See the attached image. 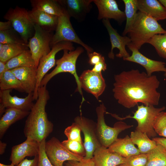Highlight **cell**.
Listing matches in <instances>:
<instances>
[{
  "mask_svg": "<svg viewBox=\"0 0 166 166\" xmlns=\"http://www.w3.org/2000/svg\"><path fill=\"white\" fill-rule=\"evenodd\" d=\"M154 106L143 104L138 105L137 109L133 113L132 116L128 115L124 117L120 118L116 115L113 114L112 116L120 120L129 118L134 119L137 123L136 130L145 133L149 138H153L157 134L153 128L155 121L158 114L166 109L164 106L159 108H155Z\"/></svg>",
  "mask_w": 166,
  "mask_h": 166,
  "instance_id": "obj_6",
  "label": "cell"
},
{
  "mask_svg": "<svg viewBox=\"0 0 166 166\" xmlns=\"http://www.w3.org/2000/svg\"><path fill=\"white\" fill-rule=\"evenodd\" d=\"M12 28L11 23L10 21L0 22V31L6 30Z\"/></svg>",
  "mask_w": 166,
  "mask_h": 166,
  "instance_id": "obj_44",
  "label": "cell"
},
{
  "mask_svg": "<svg viewBox=\"0 0 166 166\" xmlns=\"http://www.w3.org/2000/svg\"><path fill=\"white\" fill-rule=\"evenodd\" d=\"M0 43L25 44L20 35L13 29L0 31Z\"/></svg>",
  "mask_w": 166,
  "mask_h": 166,
  "instance_id": "obj_34",
  "label": "cell"
},
{
  "mask_svg": "<svg viewBox=\"0 0 166 166\" xmlns=\"http://www.w3.org/2000/svg\"><path fill=\"white\" fill-rule=\"evenodd\" d=\"M3 18L10 22L13 29L27 45L35 32L34 25L28 16V11L17 6L14 8H10Z\"/></svg>",
  "mask_w": 166,
  "mask_h": 166,
  "instance_id": "obj_7",
  "label": "cell"
},
{
  "mask_svg": "<svg viewBox=\"0 0 166 166\" xmlns=\"http://www.w3.org/2000/svg\"><path fill=\"white\" fill-rule=\"evenodd\" d=\"M66 12L71 18L81 22L85 19L92 8L93 0H58Z\"/></svg>",
  "mask_w": 166,
  "mask_h": 166,
  "instance_id": "obj_17",
  "label": "cell"
},
{
  "mask_svg": "<svg viewBox=\"0 0 166 166\" xmlns=\"http://www.w3.org/2000/svg\"><path fill=\"white\" fill-rule=\"evenodd\" d=\"M61 143L72 152L83 157L85 156L86 151L82 143L68 139L64 140Z\"/></svg>",
  "mask_w": 166,
  "mask_h": 166,
  "instance_id": "obj_35",
  "label": "cell"
},
{
  "mask_svg": "<svg viewBox=\"0 0 166 166\" xmlns=\"http://www.w3.org/2000/svg\"><path fill=\"white\" fill-rule=\"evenodd\" d=\"M39 148V143L31 137H27L24 142L12 147L10 160L16 166L26 157L38 155Z\"/></svg>",
  "mask_w": 166,
  "mask_h": 166,
  "instance_id": "obj_19",
  "label": "cell"
},
{
  "mask_svg": "<svg viewBox=\"0 0 166 166\" xmlns=\"http://www.w3.org/2000/svg\"><path fill=\"white\" fill-rule=\"evenodd\" d=\"M30 111L12 108H6L0 119V138L2 139L10 127L28 115Z\"/></svg>",
  "mask_w": 166,
  "mask_h": 166,
  "instance_id": "obj_25",
  "label": "cell"
},
{
  "mask_svg": "<svg viewBox=\"0 0 166 166\" xmlns=\"http://www.w3.org/2000/svg\"><path fill=\"white\" fill-rule=\"evenodd\" d=\"M126 166L124 164H120V165H119L118 166Z\"/></svg>",
  "mask_w": 166,
  "mask_h": 166,
  "instance_id": "obj_50",
  "label": "cell"
},
{
  "mask_svg": "<svg viewBox=\"0 0 166 166\" xmlns=\"http://www.w3.org/2000/svg\"><path fill=\"white\" fill-rule=\"evenodd\" d=\"M84 48L78 46L75 49L69 51L63 50V54L60 58L56 60V66L50 73L46 74L42 81L40 87L46 85L49 81L56 75L62 73H69L73 75L75 79L77 87L76 91L78 92L82 97L81 104L85 101L83 97L78 76L76 72V63L79 56L84 51Z\"/></svg>",
  "mask_w": 166,
  "mask_h": 166,
  "instance_id": "obj_4",
  "label": "cell"
},
{
  "mask_svg": "<svg viewBox=\"0 0 166 166\" xmlns=\"http://www.w3.org/2000/svg\"><path fill=\"white\" fill-rule=\"evenodd\" d=\"M97 7L98 14L97 19H113L121 24L126 19L124 12L121 10L115 0H93Z\"/></svg>",
  "mask_w": 166,
  "mask_h": 166,
  "instance_id": "obj_18",
  "label": "cell"
},
{
  "mask_svg": "<svg viewBox=\"0 0 166 166\" xmlns=\"http://www.w3.org/2000/svg\"><path fill=\"white\" fill-rule=\"evenodd\" d=\"M38 95V98L26 121L24 133L26 137H31L40 143L52 132L53 125L48 119L45 111L50 97L46 86L39 88Z\"/></svg>",
  "mask_w": 166,
  "mask_h": 166,
  "instance_id": "obj_2",
  "label": "cell"
},
{
  "mask_svg": "<svg viewBox=\"0 0 166 166\" xmlns=\"http://www.w3.org/2000/svg\"><path fill=\"white\" fill-rule=\"evenodd\" d=\"M74 121L79 126L84 135L83 144L86 151L84 158L92 159L95 151L101 145L97 135L96 123L81 115L75 117Z\"/></svg>",
  "mask_w": 166,
  "mask_h": 166,
  "instance_id": "obj_11",
  "label": "cell"
},
{
  "mask_svg": "<svg viewBox=\"0 0 166 166\" xmlns=\"http://www.w3.org/2000/svg\"><path fill=\"white\" fill-rule=\"evenodd\" d=\"M157 144H160L166 150V138L164 137H155L152 138Z\"/></svg>",
  "mask_w": 166,
  "mask_h": 166,
  "instance_id": "obj_45",
  "label": "cell"
},
{
  "mask_svg": "<svg viewBox=\"0 0 166 166\" xmlns=\"http://www.w3.org/2000/svg\"><path fill=\"white\" fill-rule=\"evenodd\" d=\"M96 111L97 117V135L101 144L104 147L108 148L118 138V136L120 132L133 126L122 121L115 123L113 127L107 125L104 118L106 108L103 104L97 106Z\"/></svg>",
  "mask_w": 166,
  "mask_h": 166,
  "instance_id": "obj_5",
  "label": "cell"
},
{
  "mask_svg": "<svg viewBox=\"0 0 166 166\" xmlns=\"http://www.w3.org/2000/svg\"><path fill=\"white\" fill-rule=\"evenodd\" d=\"M125 6L124 13L126 23L122 33L123 36H126L129 32L136 18L138 11L137 0H123Z\"/></svg>",
  "mask_w": 166,
  "mask_h": 166,
  "instance_id": "obj_29",
  "label": "cell"
},
{
  "mask_svg": "<svg viewBox=\"0 0 166 166\" xmlns=\"http://www.w3.org/2000/svg\"><path fill=\"white\" fill-rule=\"evenodd\" d=\"M107 69V65L105 62V57L99 63L94 65L92 69L93 71L97 73H101Z\"/></svg>",
  "mask_w": 166,
  "mask_h": 166,
  "instance_id": "obj_43",
  "label": "cell"
},
{
  "mask_svg": "<svg viewBox=\"0 0 166 166\" xmlns=\"http://www.w3.org/2000/svg\"><path fill=\"white\" fill-rule=\"evenodd\" d=\"M81 130L79 126L75 122L65 130L64 133L68 139L82 143L81 137Z\"/></svg>",
  "mask_w": 166,
  "mask_h": 166,
  "instance_id": "obj_38",
  "label": "cell"
},
{
  "mask_svg": "<svg viewBox=\"0 0 166 166\" xmlns=\"http://www.w3.org/2000/svg\"><path fill=\"white\" fill-rule=\"evenodd\" d=\"M11 70L21 82L24 92L34 93L36 85L37 68L22 67Z\"/></svg>",
  "mask_w": 166,
  "mask_h": 166,
  "instance_id": "obj_21",
  "label": "cell"
},
{
  "mask_svg": "<svg viewBox=\"0 0 166 166\" xmlns=\"http://www.w3.org/2000/svg\"><path fill=\"white\" fill-rule=\"evenodd\" d=\"M130 137L132 143L137 145L140 153L148 154L157 145L154 140L150 139L146 133L136 130L131 132Z\"/></svg>",
  "mask_w": 166,
  "mask_h": 166,
  "instance_id": "obj_27",
  "label": "cell"
},
{
  "mask_svg": "<svg viewBox=\"0 0 166 166\" xmlns=\"http://www.w3.org/2000/svg\"><path fill=\"white\" fill-rule=\"evenodd\" d=\"M45 149L47 157L53 166H63L65 161H80L84 158L69 151L54 137L45 142Z\"/></svg>",
  "mask_w": 166,
  "mask_h": 166,
  "instance_id": "obj_12",
  "label": "cell"
},
{
  "mask_svg": "<svg viewBox=\"0 0 166 166\" xmlns=\"http://www.w3.org/2000/svg\"><path fill=\"white\" fill-rule=\"evenodd\" d=\"M148 154L146 166H166V150L160 144L156 146Z\"/></svg>",
  "mask_w": 166,
  "mask_h": 166,
  "instance_id": "obj_32",
  "label": "cell"
},
{
  "mask_svg": "<svg viewBox=\"0 0 166 166\" xmlns=\"http://www.w3.org/2000/svg\"><path fill=\"white\" fill-rule=\"evenodd\" d=\"M32 8L59 17L65 10L58 0H31Z\"/></svg>",
  "mask_w": 166,
  "mask_h": 166,
  "instance_id": "obj_26",
  "label": "cell"
},
{
  "mask_svg": "<svg viewBox=\"0 0 166 166\" xmlns=\"http://www.w3.org/2000/svg\"><path fill=\"white\" fill-rule=\"evenodd\" d=\"M79 80L81 88L92 94L97 100L106 88L105 81L101 72L85 70L79 77Z\"/></svg>",
  "mask_w": 166,
  "mask_h": 166,
  "instance_id": "obj_13",
  "label": "cell"
},
{
  "mask_svg": "<svg viewBox=\"0 0 166 166\" xmlns=\"http://www.w3.org/2000/svg\"><path fill=\"white\" fill-rule=\"evenodd\" d=\"M127 47L132 52L129 57L123 60L137 63L143 67L148 76L156 72H164L166 70L164 62L150 59L142 54L131 43Z\"/></svg>",
  "mask_w": 166,
  "mask_h": 166,
  "instance_id": "obj_16",
  "label": "cell"
},
{
  "mask_svg": "<svg viewBox=\"0 0 166 166\" xmlns=\"http://www.w3.org/2000/svg\"><path fill=\"white\" fill-rule=\"evenodd\" d=\"M70 18L65 10L58 17V24L50 46L52 47L53 45L61 42H69L81 45L85 49L87 55L93 52V48L84 43L79 37L72 26Z\"/></svg>",
  "mask_w": 166,
  "mask_h": 166,
  "instance_id": "obj_8",
  "label": "cell"
},
{
  "mask_svg": "<svg viewBox=\"0 0 166 166\" xmlns=\"http://www.w3.org/2000/svg\"><path fill=\"white\" fill-rule=\"evenodd\" d=\"M88 55L89 57L88 63L90 65L93 66L99 63L104 57L100 53L94 51Z\"/></svg>",
  "mask_w": 166,
  "mask_h": 166,
  "instance_id": "obj_41",
  "label": "cell"
},
{
  "mask_svg": "<svg viewBox=\"0 0 166 166\" xmlns=\"http://www.w3.org/2000/svg\"><path fill=\"white\" fill-rule=\"evenodd\" d=\"M64 49L71 51L75 50V48L72 42H61L53 45L50 52L40 59L37 68L36 86L33 93L34 100H36L38 98V91L42 79L48 71L56 64V54L59 51Z\"/></svg>",
  "mask_w": 166,
  "mask_h": 166,
  "instance_id": "obj_10",
  "label": "cell"
},
{
  "mask_svg": "<svg viewBox=\"0 0 166 166\" xmlns=\"http://www.w3.org/2000/svg\"><path fill=\"white\" fill-rule=\"evenodd\" d=\"M6 65L8 70L22 67L37 68L29 49L7 61Z\"/></svg>",
  "mask_w": 166,
  "mask_h": 166,
  "instance_id": "obj_28",
  "label": "cell"
},
{
  "mask_svg": "<svg viewBox=\"0 0 166 166\" xmlns=\"http://www.w3.org/2000/svg\"><path fill=\"white\" fill-rule=\"evenodd\" d=\"M14 164L11 163L10 165H5L2 163H0V166H14Z\"/></svg>",
  "mask_w": 166,
  "mask_h": 166,
  "instance_id": "obj_49",
  "label": "cell"
},
{
  "mask_svg": "<svg viewBox=\"0 0 166 166\" xmlns=\"http://www.w3.org/2000/svg\"><path fill=\"white\" fill-rule=\"evenodd\" d=\"M113 96L118 103L130 109L141 103L145 105H157L160 94L157 89L160 82L156 75L148 76L137 69L123 71L114 75Z\"/></svg>",
  "mask_w": 166,
  "mask_h": 166,
  "instance_id": "obj_1",
  "label": "cell"
},
{
  "mask_svg": "<svg viewBox=\"0 0 166 166\" xmlns=\"http://www.w3.org/2000/svg\"><path fill=\"white\" fill-rule=\"evenodd\" d=\"M147 43L154 47L159 56L166 59V32L155 35Z\"/></svg>",
  "mask_w": 166,
  "mask_h": 166,
  "instance_id": "obj_33",
  "label": "cell"
},
{
  "mask_svg": "<svg viewBox=\"0 0 166 166\" xmlns=\"http://www.w3.org/2000/svg\"><path fill=\"white\" fill-rule=\"evenodd\" d=\"M28 14L33 25H38L49 32L55 30L58 22V17L33 8L28 11Z\"/></svg>",
  "mask_w": 166,
  "mask_h": 166,
  "instance_id": "obj_22",
  "label": "cell"
},
{
  "mask_svg": "<svg viewBox=\"0 0 166 166\" xmlns=\"http://www.w3.org/2000/svg\"><path fill=\"white\" fill-rule=\"evenodd\" d=\"M154 129L160 136L166 138V112H160L156 117L153 124Z\"/></svg>",
  "mask_w": 166,
  "mask_h": 166,
  "instance_id": "obj_36",
  "label": "cell"
},
{
  "mask_svg": "<svg viewBox=\"0 0 166 166\" xmlns=\"http://www.w3.org/2000/svg\"><path fill=\"white\" fill-rule=\"evenodd\" d=\"M159 1L164 6L166 9V0H159Z\"/></svg>",
  "mask_w": 166,
  "mask_h": 166,
  "instance_id": "obj_48",
  "label": "cell"
},
{
  "mask_svg": "<svg viewBox=\"0 0 166 166\" xmlns=\"http://www.w3.org/2000/svg\"><path fill=\"white\" fill-rule=\"evenodd\" d=\"M45 140L39 143L38 153V166H53L52 164L46 154L45 145Z\"/></svg>",
  "mask_w": 166,
  "mask_h": 166,
  "instance_id": "obj_39",
  "label": "cell"
},
{
  "mask_svg": "<svg viewBox=\"0 0 166 166\" xmlns=\"http://www.w3.org/2000/svg\"><path fill=\"white\" fill-rule=\"evenodd\" d=\"M65 164V166H95L93 158L85 159L84 157L80 161H68Z\"/></svg>",
  "mask_w": 166,
  "mask_h": 166,
  "instance_id": "obj_40",
  "label": "cell"
},
{
  "mask_svg": "<svg viewBox=\"0 0 166 166\" xmlns=\"http://www.w3.org/2000/svg\"><path fill=\"white\" fill-rule=\"evenodd\" d=\"M38 155L34 156V158L32 160L25 159L16 166H38Z\"/></svg>",
  "mask_w": 166,
  "mask_h": 166,
  "instance_id": "obj_42",
  "label": "cell"
},
{
  "mask_svg": "<svg viewBox=\"0 0 166 166\" xmlns=\"http://www.w3.org/2000/svg\"><path fill=\"white\" fill-rule=\"evenodd\" d=\"M12 89L0 90V114H3L5 108H12L29 111L34 103L33 93L28 94L25 98H20L10 94Z\"/></svg>",
  "mask_w": 166,
  "mask_h": 166,
  "instance_id": "obj_14",
  "label": "cell"
},
{
  "mask_svg": "<svg viewBox=\"0 0 166 166\" xmlns=\"http://www.w3.org/2000/svg\"><path fill=\"white\" fill-rule=\"evenodd\" d=\"M164 72V77H166V70H165V71Z\"/></svg>",
  "mask_w": 166,
  "mask_h": 166,
  "instance_id": "obj_51",
  "label": "cell"
},
{
  "mask_svg": "<svg viewBox=\"0 0 166 166\" xmlns=\"http://www.w3.org/2000/svg\"><path fill=\"white\" fill-rule=\"evenodd\" d=\"M148 154L140 153L125 158L124 164L127 166H146Z\"/></svg>",
  "mask_w": 166,
  "mask_h": 166,
  "instance_id": "obj_37",
  "label": "cell"
},
{
  "mask_svg": "<svg viewBox=\"0 0 166 166\" xmlns=\"http://www.w3.org/2000/svg\"><path fill=\"white\" fill-rule=\"evenodd\" d=\"M28 48L27 45L25 44H3L2 49H0V61L6 62Z\"/></svg>",
  "mask_w": 166,
  "mask_h": 166,
  "instance_id": "obj_31",
  "label": "cell"
},
{
  "mask_svg": "<svg viewBox=\"0 0 166 166\" xmlns=\"http://www.w3.org/2000/svg\"><path fill=\"white\" fill-rule=\"evenodd\" d=\"M7 146L6 143L0 140V154L2 155L5 152Z\"/></svg>",
  "mask_w": 166,
  "mask_h": 166,
  "instance_id": "obj_47",
  "label": "cell"
},
{
  "mask_svg": "<svg viewBox=\"0 0 166 166\" xmlns=\"http://www.w3.org/2000/svg\"><path fill=\"white\" fill-rule=\"evenodd\" d=\"M34 25V34L29 39L27 45L38 67L40 59L51 51L50 44L53 34L38 25Z\"/></svg>",
  "mask_w": 166,
  "mask_h": 166,
  "instance_id": "obj_9",
  "label": "cell"
},
{
  "mask_svg": "<svg viewBox=\"0 0 166 166\" xmlns=\"http://www.w3.org/2000/svg\"><path fill=\"white\" fill-rule=\"evenodd\" d=\"M6 64V62L0 61V76L8 70Z\"/></svg>",
  "mask_w": 166,
  "mask_h": 166,
  "instance_id": "obj_46",
  "label": "cell"
},
{
  "mask_svg": "<svg viewBox=\"0 0 166 166\" xmlns=\"http://www.w3.org/2000/svg\"><path fill=\"white\" fill-rule=\"evenodd\" d=\"M102 22L106 28L109 35L111 43V49L108 54L109 57L111 59L114 58L113 52L114 49H118L119 52L116 56L119 58L124 59L129 57L130 55L127 51L125 46L131 43V40L128 36H121L120 35L117 30L112 26L109 19L102 20Z\"/></svg>",
  "mask_w": 166,
  "mask_h": 166,
  "instance_id": "obj_15",
  "label": "cell"
},
{
  "mask_svg": "<svg viewBox=\"0 0 166 166\" xmlns=\"http://www.w3.org/2000/svg\"><path fill=\"white\" fill-rule=\"evenodd\" d=\"M108 148L124 158L140 153L128 135L123 138H118Z\"/></svg>",
  "mask_w": 166,
  "mask_h": 166,
  "instance_id": "obj_24",
  "label": "cell"
},
{
  "mask_svg": "<svg viewBox=\"0 0 166 166\" xmlns=\"http://www.w3.org/2000/svg\"><path fill=\"white\" fill-rule=\"evenodd\" d=\"M138 11L157 21L166 19V9L157 0H137Z\"/></svg>",
  "mask_w": 166,
  "mask_h": 166,
  "instance_id": "obj_23",
  "label": "cell"
},
{
  "mask_svg": "<svg viewBox=\"0 0 166 166\" xmlns=\"http://www.w3.org/2000/svg\"><path fill=\"white\" fill-rule=\"evenodd\" d=\"M93 159L95 166H117L124 164L125 158L101 145L94 152Z\"/></svg>",
  "mask_w": 166,
  "mask_h": 166,
  "instance_id": "obj_20",
  "label": "cell"
},
{
  "mask_svg": "<svg viewBox=\"0 0 166 166\" xmlns=\"http://www.w3.org/2000/svg\"><path fill=\"white\" fill-rule=\"evenodd\" d=\"M1 90L15 89L23 92L24 91L20 81L11 70H7L0 76Z\"/></svg>",
  "mask_w": 166,
  "mask_h": 166,
  "instance_id": "obj_30",
  "label": "cell"
},
{
  "mask_svg": "<svg viewBox=\"0 0 166 166\" xmlns=\"http://www.w3.org/2000/svg\"><path fill=\"white\" fill-rule=\"evenodd\" d=\"M166 32L158 21L138 11L136 18L128 33L131 43L139 50L154 35Z\"/></svg>",
  "mask_w": 166,
  "mask_h": 166,
  "instance_id": "obj_3",
  "label": "cell"
}]
</instances>
